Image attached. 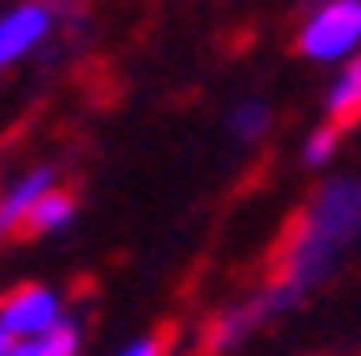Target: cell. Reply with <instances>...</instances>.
<instances>
[{"instance_id": "6da1fadb", "label": "cell", "mask_w": 361, "mask_h": 356, "mask_svg": "<svg viewBox=\"0 0 361 356\" xmlns=\"http://www.w3.org/2000/svg\"><path fill=\"white\" fill-rule=\"evenodd\" d=\"M356 231H361V186L356 181H331L296 216V226L281 246V261H276V276L256 296V306L266 317H276L281 306L306 296L336 266V256L356 241Z\"/></svg>"}, {"instance_id": "7a4b0ae2", "label": "cell", "mask_w": 361, "mask_h": 356, "mask_svg": "<svg viewBox=\"0 0 361 356\" xmlns=\"http://www.w3.org/2000/svg\"><path fill=\"white\" fill-rule=\"evenodd\" d=\"M296 51L316 66H351L361 56V0H322L296 30Z\"/></svg>"}, {"instance_id": "3957f363", "label": "cell", "mask_w": 361, "mask_h": 356, "mask_svg": "<svg viewBox=\"0 0 361 356\" xmlns=\"http://www.w3.org/2000/svg\"><path fill=\"white\" fill-rule=\"evenodd\" d=\"M61 321H66V301L51 286H20V291H11L0 301V341L6 346L45 341Z\"/></svg>"}, {"instance_id": "277c9868", "label": "cell", "mask_w": 361, "mask_h": 356, "mask_svg": "<svg viewBox=\"0 0 361 356\" xmlns=\"http://www.w3.org/2000/svg\"><path fill=\"white\" fill-rule=\"evenodd\" d=\"M56 30V16L40 6V0H25V6L0 16V70H11L16 61H25L45 35Z\"/></svg>"}, {"instance_id": "5b68a950", "label": "cell", "mask_w": 361, "mask_h": 356, "mask_svg": "<svg viewBox=\"0 0 361 356\" xmlns=\"http://www.w3.org/2000/svg\"><path fill=\"white\" fill-rule=\"evenodd\" d=\"M61 181H56V171L51 166H35V171H25L20 181L0 196V236H11V231H25V221H30V211L51 196Z\"/></svg>"}, {"instance_id": "8992f818", "label": "cell", "mask_w": 361, "mask_h": 356, "mask_svg": "<svg viewBox=\"0 0 361 356\" xmlns=\"http://www.w3.org/2000/svg\"><path fill=\"white\" fill-rule=\"evenodd\" d=\"M326 111H331V125H346L361 116V56L331 80V91H326Z\"/></svg>"}, {"instance_id": "52a82bcc", "label": "cell", "mask_w": 361, "mask_h": 356, "mask_svg": "<svg viewBox=\"0 0 361 356\" xmlns=\"http://www.w3.org/2000/svg\"><path fill=\"white\" fill-rule=\"evenodd\" d=\"M71 216H75V196L71 191H51L35 211H30V221H25V231H35V236H51V231H66L71 226Z\"/></svg>"}, {"instance_id": "ba28073f", "label": "cell", "mask_w": 361, "mask_h": 356, "mask_svg": "<svg viewBox=\"0 0 361 356\" xmlns=\"http://www.w3.org/2000/svg\"><path fill=\"white\" fill-rule=\"evenodd\" d=\"M266 121H271V116H266V106H261V101H246V106H236V116H231V130L251 141V136H261V130H266Z\"/></svg>"}, {"instance_id": "9c48e42d", "label": "cell", "mask_w": 361, "mask_h": 356, "mask_svg": "<svg viewBox=\"0 0 361 356\" xmlns=\"http://www.w3.org/2000/svg\"><path fill=\"white\" fill-rule=\"evenodd\" d=\"M336 136H341V125H322V130H311V141H306V166H322V161H331V151H336Z\"/></svg>"}, {"instance_id": "30bf717a", "label": "cell", "mask_w": 361, "mask_h": 356, "mask_svg": "<svg viewBox=\"0 0 361 356\" xmlns=\"http://www.w3.org/2000/svg\"><path fill=\"white\" fill-rule=\"evenodd\" d=\"M121 356H166V336H141V341H130Z\"/></svg>"}, {"instance_id": "8fae6325", "label": "cell", "mask_w": 361, "mask_h": 356, "mask_svg": "<svg viewBox=\"0 0 361 356\" xmlns=\"http://www.w3.org/2000/svg\"><path fill=\"white\" fill-rule=\"evenodd\" d=\"M11 356H51V351H45V346H40V341H30V346H16V351H11Z\"/></svg>"}, {"instance_id": "7c38bea8", "label": "cell", "mask_w": 361, "mask_h": 356, "mask_svg": "<svg viewBox=\"0 0 361 356\" xmlns=\"http://www.w3.org/2000/svg\"><path fill=\"white\" fill-rule=\"evenodd\" d=\"M11 351H16V346H6V341H0V356H11Z\"/></svg>"}]
</instances>
